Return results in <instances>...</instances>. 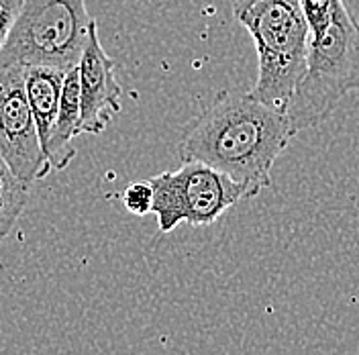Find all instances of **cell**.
I'll return each mask as SVG.
<instances>
[{
    "label": "cell",
    "mask_w": 359,
    "mask_h": 355,
    "mask_svg": "<svg viewBox=\"0 0 359 355\" xmlns=\"http://www.w3.org/2000/svg\"><path fill=\"white\" fill-rule=\"evenodd\" d=\"M121 200H123L125 208L135 217L151 215V206H154V186H151V182L149 180L131 182L125 188V192L121 194Z\"/></svg>",
    "instance_id": "cell-11"
},
{
    "label": "cell",
    "mask_w": 359,
    "mask_h": 355,
    "mask_svg": "<svg viewBox=\"0 0 359 355\" xmlns=\"http://www.w3.org/2000/svg\"><path fill=\"white\" fill-rule=\"evenodd\" d=\"M25 0H0V51L8 41V35L19 19Z\"/></svg>",
    "instance_id": "cell-13"
},
{
    "label": "cell",
    "mask_w": 359,
    "mask_h": 355,
    "mask_svg": "<svg viewBox=\"0 0 359 355\" xmlns=\"http://www.w3.org/2000/svg\"><path fill=\"white\" fill-rule=\"evenodd\" d=\"M300 4L311 27V35L316 37L318 33L325 31V27L331 21L337 0H300Z\"/></svg>",
    "instance_id": "cell-12"
},
{
    "label": "cell",
    "mask_w": 359,
    "mask_h": 355,
    "mask_svg": "<svg viewBox=\"0 0 359 355\" xmlns=\"http://www.w3.org/2000/svg\"><path fill=\"white\" fill-rule=\"evenodd\" d=\"M66 72L67 69L51 66L25 67L27 100H29V107H31L35 125H37L41 149L47 143V137L51 133V127H53L57 111H60V100H62Z\"/></svg>",
    "instance_id": "cell-9"
},
{
    "label": "cell",
    "mask_w": 359,
    "mask_h": 355,
    "mask_svg": "<svg viewBox=\"0 0 359 355\" xmlns=\"http://www.w3.org/2000/svg\"><path fill=\"white\" fill-rule=\"evenodd\" d=\"M80 125H82V100H80V72L76 66L66 72L60 111L43 147L49 168L66 170L72 163V159L76 157V147L72 141L74 137L82 135Z\"/></svg>",
    "instance_id": "cell-8"
},
{
    "label": "cell",
    "mask_w": 359,
    "mask_h": 355,
    "mask_svg": "<svg viewBox=\"0 0 359 355\" xmlns=\"http://www.w3.org/2000/svg\"><path fill=\"white\" fill-rule=\"evenodd\" d=\"M78 72L82 100L80 131L86 135H100L109 127L112 116L121 112L123 88L114 78V62L100 45L96 21L90 29V37L82 51Z\"/></svg>",
    "instance_id": "cell-7"
},
{
    "label": "cell",
    "mask_w": 359,
    "mask_h": 355,
    "mask_svg": "<svg viewBox=\"0 0 359 355\" xmlns=\"http://www.w3.org/2000/svg\"><path fill=\"white\" fill-rule=\"evenodd\" d=\"M296 137L288 114L251 92L221 90L182 131V161H201L247 186L271 188V170Z\"/></svg>",
    "instance_id": "cell-1"
},
{
    "label": "cell",
    "mask_w": 359,
    "mask_h": 355,
    "mask_svg": "<svg viewBox=\"0 0 359 355\" xmlns=\"http://www.w3.org/2000/svg\"><path fill=\"white\" fill-rule=\"evenodd\" d=\"M233 17L251 35L257 53V78L251 96L286 112L311 49V27L300 0H255Z\"/></svg>",
    "instance_id": "cell-2"
},
{
    "label": "cell",
    "mask_w": 359,
    "mask_h": 355,
    "mask_svg": "<svg viewBox=\"0 0 359 355\" xmlns=\"http://www.w3.org/2000/svg\"><path fill=\"white\" fill-rule=\"evenodd\" d=\"M359 90V21L337 0L331 21L311 37L309 64L286 107L294 133L325 123L339 102Z\"/></svg>",
    "instance_id": "cell-3"
},
{
    "label": "cell",
    "mask_w": 359,
    "mask_h": 355,
    "mask_svg": "<svg viewBox=\"0 0 359 355\" xmlns=\"http://www.w3.org/2000/svg\"><path fill=\"white\" fill-rule=\"evenodd\" d=\"M149 182L154 186L151 215L163 235L184 222L212 225L241 200L255 199L247 186L201 161H182L178 170L161 172Z\"/></svg>",
    "instance_id": "cell-5"
},
{
    "label": "cell",
    "mask_w": 359,
    "mask_h": 355,
    "mask_svg": "<svg viewBox=\"0 0 359 355\" xmlns=\"http://www.w3.org/2000/svg\"><path fill=\"white\" fill-rule=\"evenodd\" d=\"M94 19L86 0H25L0 67L51 66L72 69L80 64Z\"/></svg>",
    "instance_id": "cell-4"
},
{
    "label": "cell",
    "mask_w": 359,
    "mask_h": 355,
    "mask_svg": "<svg viewBox=\"0 0 359 355\" xmlns=\"http://www.w3.org/2000/svg\"><path fill=\"white\" fill-rule=\"evenodd\" d=\"M0 156L29 186L51 170L27 100L22 66L0 67Z\"/></svg>",
    "instance_id": "cell-6"
},
{
    "label": "cell",
    "mask_w": 359,
    "mask_h": 355,
    "mask_svg": "<svg viewBox=\"0 0 359 355\" xmlns=\"http://www.w3.org/2000/svg\"><path fill=\"white\" fill-rule=\"evenodd\" d=\"M29 202V184L8 168L0 156V241L8 237Z\"/></svg>",
    "instance_id": "cell-10"
}]
</instances>
